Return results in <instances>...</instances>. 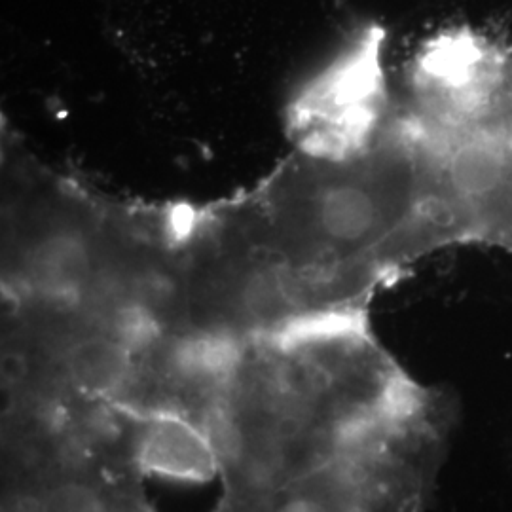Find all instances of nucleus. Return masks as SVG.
<instances>
[{"label": "nucleus", "instance_id": "obj_1", "mask_svg": "<svg viewBox=\"0 0 512 512\" xmlns=\"http://www.w3.org/2000/svg\"><path fill=\"white\" fill-rule=\"evenodd\" d=\"M296 129L289 162L211 213L228 262L293 317L368 313L423 256L461 245L444 148L387 74L308 93Z\"/></svg>", "mask_w": 512, "mask_h": 512}, {"label": "nucleus", "instance_id": "obj_2", "mask_svg": "<svg viewBox=\"0 0 512 512\" xmlns=\"http://www.w3.org/2000/svg\"><path fill=\"white\" fill-rule=\"evenodd\" d=\"M137 467L145 475L203 482L219 471V461L200 427L179 416L158 414L141 420Z\"/></svg>", "mask_w": 512, "mask_h": 512}]
</instances>
